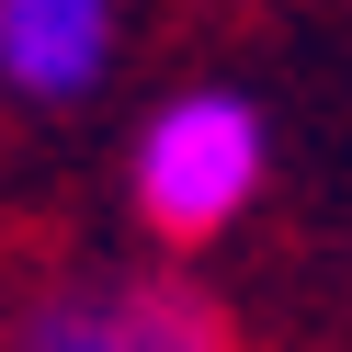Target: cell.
<instances>
[{
	"instance_id": "7a4b0ae2",
	"label": "cell",
	"mask_w": 352,
	"mask_h": 352,
	"mask_svg": "<svg viewBox=\"0 0 352 352\" xmlns=\"http://www.w3.org/2000/svg\"><path fill=\"white\" fill-rule=\"evenodd\" d=\"M12 352H239V329L216 318L193 284H148V273H91L23 307Z\"/></svg>"
},
{
	"instance_id": "3957f363",
	"label": "cell",
	"mask_w": 352,
	"mask_h": 352,
	"mask_svg": "<svg viewBox=\"0 0 352 352\" xmlns=\"http://www.w3.org/2000/svg\"><path fill=\"white\" fill-rule=\"evenodd\" d=\"M114 69V0H0V91L69 102Z\"/></svg>"
},
{
	"instance_id": "6da1fadb",
	"label": "cell",
	"mask_w": 352,
	"mask_h": 352,
	"mask_svg": "<svg viewBox=\"0 0 352 352\" xmlns=\"http://www.w3.org/2000/svg\"><path fill=\"white\" fill-rule=\"evenodd\" d=\"M261 160H273V137L239 91H182L137 137V216L160 239H216L261 193Z\"/></svg>"
}]
</instances>
